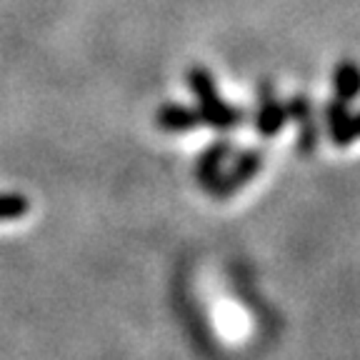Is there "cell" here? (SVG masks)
Here are the masks:
<instances>
[{
    "label": "cell",
    "instance_id": "6da1fadb",
    "mask_svg": "<svg viewBox=\"0 0 360 360\" xmlns=\"http://www.w3.org/2000/svg\"><path fill=\"white\" fill-rule=\"evenodd\" d=\"M188 88L195 96V110L200 115V125H208L218 133H228V130L245 123L248 112L220 98L213 73L205 65H193L188 70Z\"/></svg>",
    "mask_w": 360,
    "mask_h": 360
},
{
    "label": "cell",
    "instance_id": "7a4b0ae2",
    "mask_svg": "<svg viewBox=\"0 0 360 360\" xmlns=\"http://www.w3.org/2000/svg\"><path fill=\"white\" fill-rule=\"evenodd\" d=\"M263 165H265V150H260V148H245V150H240L233 158L231 165H225L223 173L208 188V193L215 200H228L238 191H243L263 170Z\"/></svg>",
    "mask_w": 360,
    "mask_h": 360
},
{
    "label": "cell",
    "instance_id": "3957f363",
    "mask_svg": "<svg viewBox=\"0 0 360 360\" xmlns=\"http://www.w3.org/2000/svg\"><path fill=\"white\" fill-rule=\"evenodd\" d=\"M288 123L295 125V153L303 158L313 155L321 143V125L315 120V108L308 93H292L285 103Z\"/></svg>",
    "mask_w": 360,
    "mask_h": 360
},
{
    "label": "cell",
    "instance_id": "277c9868",
    "mask_svg": "<svg viewBox=\"0 0 360 360\" xmlns=\"http://www.w3.org/2000/svg\"><path fill=\"white\" fill-rule=\"evenodd\" d=\"M288 125V112L285 103L276 96V85L268 78L260 80L255 88V112H253V128L260 138L270 141L276 135L283 133V128Z\"/></svg>",
    "mask_w": 360,
    "mask_h": 360
},
{
    "label": "cell",
    "instance_id": "5b68a950",
    "mask_svg": "<svg viewBox=\"0 0 360 360\" xmlns=\"http://www.w3.org/2000/svg\"><path fill=\"white\" fill-rule=\"evenodd\" d=\"M326 120H328V135H330V141L335 148H348L355 141L360 123H358V115L350 110V103L333 96L326 105Z\"/></svg>",
    "mask_w": 360,
    "mask_h": 360
},
{
    "label": "cell",
    "instance_id": "8992f818",
    "mask_svg": "<svg viewBox=\"0 0 360 360\" xmlns=\"http://www.w3.org/2000/svg\"><path fill=\"white\" fill-rule=\"evenodd\" d=\"M231 155H233V141L231 138H218V141H213L195 158V180L205 193L215 183V178L223 173Z\"/></svg>",
    "mask_w": 360,
    "mask_h": 360
},
{
    "label": "cell",
    "instance_id": "52a82bcc",
    "mask_svg": "<svg viewBox=\"0 0 360 360\" xmlns=\"http://www.w3.org/2000/svg\"><path fill=\"white\" fill-rule=\"evenodd\" d=\"M155 125L165 133H191L200 128V115L195 108L183 103H163L155 110Z\"/></svg>",
    "mask_w": 360,
    "mask_h": 360
},
{
    "label": "cell",
    "instance_id": "ba28073f",
    "mask_svg": "<svg viewBox=\"0 0 360 360\" xmlns=\"http://www.w3.org/2000/svg\"><path fill=\"white\" fill-rule=\"evenodd\" d=\"M360 90V73L353 60H340L333 70V96L340 101H355Z\"/></svg>",
    "mask_w": 360,
    "mask_h": 360
},
{
    "label": "cell",
    "instance_id": "9c48e42d",
    "mask_svg": "<svg viewBox=\"0 0 360 360\" xmlns=\"http://www.w3.org/2000/svg\"><path fill=\"white\" fill-rule=\"evenodd\" d=\"M30 213V200L22 193H8L0 191V223L20 220L22 215Z\"/></svg>",
    "mask_w": 360,
    "mask_h": 360
}]
</instances>
